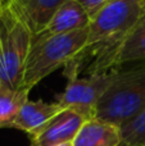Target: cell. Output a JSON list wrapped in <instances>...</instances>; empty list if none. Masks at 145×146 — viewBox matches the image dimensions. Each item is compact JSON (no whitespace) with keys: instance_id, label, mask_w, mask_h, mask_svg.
<instances>
[{"instance_id":"6da1fadb","label":"cell","mask_w":145,"mask_h":146,"mask_svg":"<svg viewBox=\"0 0 145 146\" xmlns=\"http://www.w3.org/2000/svg\"><path fill=\"white\" fill-rule=\"evenodd\" d=\"M143 0H110L90 19L82 51L64 67V76H95L110 72V56L144 15Z\"/></svg>"},{"instance_id":"7a4b0ae2","label":"cell","mask_w":145,"mask_h":146,"mask_svg":"<svg viewBox=\"0 0 145 146\" xmlns=\"http://www.w3.org/2000/svg\"><path fill=\"white\" fill-rule=\"evenodd\" d=\"M87 35L89 27L69 33L33 37L23 72L22 90L30 92L50 73L71 63L85 48Z\"/></svg>"},{"instance_id":"3957f363","label":"cell","mask_w":145,"mask_h":146,"mask_svg":"<svg viewBox=\"0 0 145 146\" xmlns=\"http://www.w3.org/2000/svg\"><path fill=\"white\" fill-rule=\"evenodd\" d=\"M145 109V60L120 68L96 108L95 118L122 127Z\"/></svg>"},{"instance_id":"277c9868","label":"cell","mask_w":145,"mask_h":146,"mask_svg":"<svg viewBox=\"0 0 145 146\" xmlns=\"http://www.w3.org/2000/svg\"><path fill=\"white\" fill-rule=\"evenodd\" d=\"M33 35L9 3L0 13V85L22 90L26 60Z\"/></svg>"},{"instance_id":"5b68a950","label":"cell","mask_w":145,"mask_h":146,"mask_svg":"<svg viewBox=\"0 0 145 146\" xmlns=\"http://www.w3.org/2000/svg\"><path fill=\"white\" fill-rule=\"evenodd\" d=\"M116 72L95 76H68L66 87L63 92L57 95L55 103L61 108L72 109L87 119L95 118L98 104L113 82Z\"/></svg>"},{"instance_id":"8992f818","label":"cell","mask_w":145,"mask_h":146,"mask_svg":"<svg viewBox=\"0 0 145 146\" xmlns=\"http://www.w3.org/2000/svg\"><path fill=\"white\" fill-rule=\"evenodd\" d=\"M86 121L89 119L82 114L72 109H63L39 131L30 135L31 144L32 146H54L72 142Z\"/></svg>"},{"instance_id":"52a82bcc","label":"cell","mask_w":145,"mask_h":146,"mask_svg":"<svg viewBox=\"0 0 145 146\" xmlns=\"http://www.w3.org/2000/svg\"><path fill=\"white\" fill-rule=\"evenodd\" d=\"M68 0H7L26 22L33 36L44 31L54 13Z\"/></svg>"},{"instance_id":"ba28073f","label":"cell","mask_w":145,"mask_h":146,"mask_svg":"<svg viewBox=\"0 0 145 146\" xmlns=\"http://www.w3.org/2000/svg\"><path fill=\"white\" fill-rule=\"evenodd\" d=\"M90 15L78 3L74 0H68L54 13L50 22L46 25L43 32L33 37H48L87 28L90 25Z\"/></svg>"},{"instance_id":"9c48e42d","label":"cell","mask_w":145,"mask_h":146,"mask_svg":"<svg viewBox=\"0 0 145 146\" xmlns=\"http://www.w3.org/2000/svg\"><path fill=\"white\" fill-rule=\"evenodd\" d=\"M61 110H63V108H61L57 103H46L43 100L32 101L28 99L22 105L12 128L32 135Z\"/></svg>"},{"instance_id":"30bf717a","label":"cell","mask_w":145,"mask_h":146,"mask_svg":"<svg viewBox=\"0 0 145 146\" xmlns=\"http://www.w3.org/2000/svg\"><path fill=\"white\" fill-rule=\"evenodd\" d=\"M121 141L120 127L92 118L84 123L72 141V146H120Z\"/></svg>"},{"instance_id":"8fae6325","label":"cell","mask_w":145,"mask_h":146,"mask_svg":"<svg viewBox=\"0 0 145 146\" xmlns=\"http://www.w3.org/2000/svg\"><path fill=\"white\" fill-rule=\"evenodd\" d=\"M145 5V3H144ZM145 60V10L141 21L113 53L109 60V71H117L126 64Z\"/></svg>"},{"instance_id":"7c38bea8","label":"cell","mask_w":145,"mask_h":146,"mask_svg":"<svg viewBox=\"0 0 145 146\" xmlns=\"http://www.w3.org/2000/svg\"><path fill=\"white\" fill-rule=\"evenodd\" d=\"M28 95L27 91L12 90L0 85V128H12Z\"/></svg>"},{"instance_id":"4fadbf2b","label":"cell","mask_w":145,"mask_h":146,"mask_svg":"<svg viewBox=\"0 0 145 146\" xmlns=\"http://www.w3.org/2000/svg\"><path fill=\"white\" fill-rule=\"evenodd\" d=\"M121 136L120 146H145V109L121 127Z\"/></svg>"},{"instance_id":"5bb4252c","label":"cell","mask_w":145,"mask_h":146,"mask_svg":"<svg viewBox=\"0 0 145 146\" xmlns=\"http://www.w3.org/2000/svg\"><path fill=\"white\" fill-rule=\"evenodd\" d=\"M87 12L90 18H92L102 8H104L110 0H74Z\"/></svg>"},{"instance_id":"9a60e30c","label":"cell","mask_w":145,"mask_h":146,"mask_svg":"<svg viewBox=\"0 0 145 146\" xmlns=\"http://www.w3.org/2000/svg\"><path fill=\"white\" fill-rule=\"evenodd\" d=\"M54 146H72V142H64V144H59V145H54Z\"/></svg>"},{"instance_id":"2e32d148","label":"cell","mask_w":145,"mask_h":146,"mask_svg":"<svg viewBox=\"0 0 145 146\" xmlns=\"http://www.w3.org/2000/svg\"><path fill=\"white\" fill-rule=\"evenodd\" d=\"M4 5H5V3L3 1V0H0V13H1V10H3V8H4Z\"/></svg>"},{"instance_id":"e0dca14e","label":"cell","mask_w":145,"mask_h":146,"mask_svg":"<svg viewBox=\"0 0 145 146\" xmlns=\"http://www.w3.org/2000/svg\"><path fill=\"white\" fill-rule=\"evenodd\" d=\"M143 1H144V3H145V0H143Z\"/></svg>"}]
</instances>
